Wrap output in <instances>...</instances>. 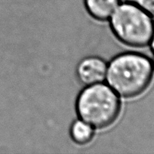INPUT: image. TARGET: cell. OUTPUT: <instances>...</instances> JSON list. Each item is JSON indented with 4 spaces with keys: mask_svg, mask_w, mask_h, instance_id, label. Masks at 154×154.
Returning a JSON list of instances; mask_svg holds the SVG:
<instances>
[{
    "mask_svg": "<svg viewBox=\"0 0 154 154\" xmlns=\"http://www.w3.org/2000/svg\"><path fill=\"white\" fill-rule=\"evenodd\" d=\"M154 64L149 57L134 52L115 56L107 66V84L124 99L142 94L153 79Z\"/></svg>",
    "mask_w": 154,
    "mask_h": 154,
    "instance_id": "6da1fadb",
    "label": "cell"
},
{
    "mask_svg": "<svg viewBox=\"0 0 154 154\" xmlns=\"http://www.w3.org/2000/svg\"><path fill=\"white\" fill-rule=\"evenodd\" d=\"M79 119L96 129L112 126L121 111L120 96L103 82L85 86L75 102Z\"/></svg>",
    "mask_w": 154,
    "mask_h": 154,
    "instance_id": "7a4b0ae2",
    "label": "cell"
},
{
    "mask_svg": "<svg viewBox=\"0 0 154 154\" xmlns=\"http://www.w3.org/2000/svg\"><path fill=\"white\" fill-rule=\"evenodd\" d=\"M109 23L114 36L127 46L145 47L153 36V20L134 2L120 3L110 17Z\"/></svg>",
    "mask_w": 154,
    "mask_h": 154,
    "instance_id": "3957f363",
    "label": "cell"
},
{
    "mask_svg": "<svg viewBox=\"0 0 154 154\" xmlns=\"http://www.w3.org/2000/svg\"><path fill=\"white\" fill-rule=\"evenodd\" d=\"M108 63L98 57H85L80 61L76 69L78 80L85 86L105 81Z\"/></svg>",
    "mask_w": 154,
    "mask_h": 154,
    "instance_id": "277c9868",
    "label": "cell"
},
{
    "mask_svg": "<svg viewBox=\"0 0 154 154\" xmlns=\"http://www.w3.org/2000/svg\"><path fill=\"white\" fill-rule=\"evenodd\" d=\"M89 14L99 21L108 20L114 12L120 0H84Z\"/></svg>",
    "mask_w": 154,
    "mask_h": 154,
    "instance_id": "5b68a950",
    "label": "cell"
},
{
    "mask_svg": "<svg viewBox=\"0 0 154 154\" xmlns=\"http://www.w3.org/2000/svg\"><path fill=\"white\" fill-rule=\"evenodd\" d=\"M94 128L81 119L75 120L71 126L70 135L72 141L79 145H85L91 142L94 137Z\"/></svg>",
    "mask_w": 154,
    "mask_h": 154,
    "instance_id": "8992f818",
    "label": "cell"
},
{
    "mask_svg": "<svg viewBox=\"0 0 154 154\" xmlns=\"http://www.w3.org/2000/svg\"><path fill=\"white\" fill-rule=\"evenodd\" d=\"M132 2L148 14L154 16V0H132Z\"/></svg>",
    "mask_w": 154,
    "mask_h": 154,
    "instance_id": "52a82bcc",
    "label": "cell"
},
{
    "mask_svg": "<svg viewBox=\"0 0 154 154\" xmlns=\"http://www.w3.org/2000/svg\"><path fill=\"white\" fill-rule=\"evenodd\" d=\"M150 42H151V49L154 54V30H153V36H152V38H151V40H150Z\"/></svg>",
    "mask_w": 154,
    "mask_h": 154,
    "instance_id": "ba28073f",
    "label": "cell"
}]
</instances>
